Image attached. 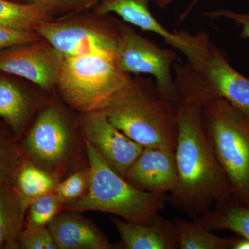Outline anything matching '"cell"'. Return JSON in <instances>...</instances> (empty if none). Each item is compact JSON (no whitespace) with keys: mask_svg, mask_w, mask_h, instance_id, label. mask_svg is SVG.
I'll return each instance as SVG.
<instances>
[{"mask_svg":"<svg viewBox=\"0 0 249 249\" xmlns=\"http://www.w3.org/2000/svg\"><path fill=\"white\" fill-rule=\"evenodd\" d=\"M173 70L178 96V180L168 201L193 219L209 211L214 201L224 202L234 196L205 131L203 107L207 86L187 61L176 62Z\"/></svg>","mask_w":249,"mask_h":249,"instance_id":"6da1fadb","label":"cell"},{"mask_svg":"<svg viewBox=\"0 0 249 249\" xmlns=\"http://www.w3.org/2000/svg\"><path fill=\"white\" fill-rule=\"evenodd\" d=\"M102 111L113 125L142 146L176 148L178 105L163 98L151 78H132Z\"/></svg>","mask_w":249,"mask_h":249,"instance_id":"7a4b0ae2","label":"cell"},{"mask_svg":"<svg viewBox=\"0 0 249 249\" xmlns=\"http://www.w3.org/2000/svg\"><path fill=\"white\" fill-rule=\"evenodd\" d=\"M85 149L89 163V187L80 198L64 205L65 209L107 213L137 224L155 223L168 201L165 194L135 188L112 169L87 141Z\"/></svg>","mask_w":249,"mask_h":249,"instance_id":"3957f363","label":"cell"},{"mask_svg":"<svg viewBox=\"0 0 249 249\" xmlns=\"http://www.w3.org/2000/svg\"><path fill=\"white\" fill-rule=\"evenodd\" d=\"M203 121L210 143L229 179L234 197L249 206V116L208 88Z\"/></svg>","mask_w":249,"mask_h":249,"instance_id":"277c9868","label":"cell"},{"mask_svg":"<svg viewBox=\"0 0 249 249\" xmlns=\"http://www.w3.org/2000/svg\"><path fill=\"white\" fill-rule=\"evenodd\" d=\"M132 78L114 59L85 55L65 58L58 86L65 101L84 114L102 111Z\"/></svg>","mask_w":249,"mask_h":249,"instance_id":"5b68a950","label":"cell"},{"mask_svg":"<svg viewBox=\"0 0 249 249\" xmlns=\"http://www.w3.org/2000/svg\"><path fill=\"white\" fill-rule=\"evenodd\" d=\"M178 51L216 96L249 117V78L231 65L227 56L205 32L178 31Z\"/></svg>","mask_w":249,"mask_h":249,"instance_id":"8992f818","label":"cell"},{"mask_svg":"<svg viewBox=\"0 0 249 249\" xmlns=\"http://www.w3.org/2000/svg\"><path fill=\"white\" fill-rule=\"evenodd\" d=\"M177 59L178 53L173 48H162L127 24H118L119 70L129 75L151 76L160 94L176 104L178 96L173 69Z\"/></svg>","mask_w":249,"mask_h":249,"instance_id":"52a82bcc","label":"cell"},{"mask_svg":"<svg viewBox=\"0 0 249 249\" xmlns=\"http://www.w3.org/2000/svg\"><path fill=\"white\" fill-rule=\"evenodd\" d=\"M36 32L65 57L100 55L117 61L118 24H85L78 21H48Z\"/></svg>","mask_w":249,"mask_h":249,"instance_id":"ba28073f","label":"cell"},{"mask_svg":"<svg viewBox=\"0 0 249 249\" xmlns=\"http://www.w3.org/2000/svg\"><path fill=\"white\" fill-rule=\"evenodd\" d=\"M72 147L70 126L56 107L41 111L24 141V151L28 157L49 172L66 163Z\"/></svg>","mask_w":249,"mask_h":249,"instance_id":"9c48e42d","label":"cell"},{"mask_svg":"<svg viewBox=\"0 0 249 249\" xmlns=\"http://www.w3.org/2000/svg\"><path fill=\"white\" fill-rule=\"evenodd\" d=\"M65 59L58 49L42 38L0 52V71L49 89L58 85Z\"/></svg>","mask_w":249,"mask_h":249,"instance_id":"30bf717a","label":"cell"},{"mask_svg":"<svg viewBox=\"0 0 249 249\" xmlns=\"http://www.w3.org/2000/svg\"><path fill=\"white\" fill-rule=\"evenodd\" d=\"M80 126L85 141L94 147L112 169L124 178L144 147L113 125L102 111L83 114Z\"/></svg>","mask_w":249,"mask_h":249,"instance_id":"8fae6325","label":"cell"},{"mask_svg":"<svg viewBox=\"0 0 249 249\" xmlns=\"http://www.w3.org/2000/svg\"><path fill=\"white\" fill-rule=\"evenodd\" d=\"M124 178L142 191L158 194L171 193L178 180L175 150L167 147H144Z\"/></svg>","mask_w":249,"mask_h":249,"instance_id":"7c38bea8","label":"cell"},{"mask_svg":"<svg viewBox=\"0 0 249 249\" xmlns=\"http://www.w3.org/2000/svg\"><path fill=\"white\" fill-rule=\"evenodd\" d=\"M59 213L49 223V231L59 249L114 248L106 236L88 218L78 212Z\"/></svg>","mask_w":249,"mask_h":249,"instance_id":"4fadbf2b","label":"cell"},{"mask_svg":"<svg viewBox=\"0 0 249 249\" xmlns=\"http://www.w3.org/2000/svg\"><path fill=\"white\" fill-rule=\"evenodd\" d=\"M111 219L120 235L121 248L179 249V237L175 222L161 216L152 224H137L114 217Z\"/></svg>","mask_w":249,"mask_h":249,"instance_id":"5bb4252c","label":"cell"},{"mask_svg":"<svg viewBox=\"0 0 249 249\" xmlns=\"http://www.w3.org/2000/svg\"><path fill=\"white\" fill-rule=\"evenodd\" d=\"M150 1V0H101L95 8V13L98 16L118 15L124 22L163 37L168 45L176 49L178 42V34L176 31L171 32L165 29L154 17L149 8Z\"/></svg>","mask_w":249,"mask_h":249,"instance_id":"9a60e30c","label":"cell"},{"mask_svg":"<svg viewBox=\"0 0 249 249\" xmlns=\"http://www.w3.org/2000/svg\"><path fill=\"white\" fill-rule=\"evenodd\" d=\"M26 211L11 183H0V249L19 248Z\"/></svg>","mask_w":249,"mask_h":249,"instance_id":"2e32d148","label":"cell"},{"mask_svg":"<svg viewBox=\"0 0 249 249\" xmlns=\"http://www.w3.org/2000/svg\"><path fill=\"white\" fill-rule=\"evenodd\" d=\"M196 218L210 231H230L249 240V206L235 197L217 203L215 209H210Z\"/></svg>","mask_w":249,"mask_h":249,"instance_id":"e0dca14e","label":"cell"},{"mask_svg":"<svg viewBox=\"0 0 249 249\" xmlns=\"http://www.w3.org/2000/svg\"><path fill=\"white\" fill-rule=\"evenodd\" d=\"M14 188L27 211L40 196L54 192L59 183L53 174L30 162L22 163L15 176Z\"/></svg>","mask_w":249,"mask_h":249,"instance_id":"ac0fdd59","label":"cell"},{"mask_svg":"<svg viewBox=\"0 0 249 249\" xmlns=\"http://www.w3.org/2000/svg\"><path fill=\"white\" fill-rule=\"evenodd\" d=\"M31 114V102L26 93L12 82L0 78V117L19 133Z\"/></svg>","mask_w":249,"mask_h":249,"instance_id":"d6986e66","label":"cell"},{"mask_svg":"<svg viewBox=\"0 0 249 249\" xmlns=\"http://www.w3.org/2000/svg\"><path fill=\"white\" fill-rule=\"evenodd\" d=\"M179 237L181 249H232L237 238L221 237L211 233L197 218L191 221L175 219L174 220Z\"/></svg>","mask_w":249,"mask_h":249,"instance_id":"ffe728a7","label":"cell"},{"mask_svg":"<svg viewBox=\"0 0 249 249\" xmlns=\"http://www.w3.org/2000/svg\"><path fill=\"white\" fill-rule=\"evenodd\" d=\"M51 21V14L39 6L0 0V24L21 30L36 31Z\"/></svg>","mask_w":249,"mask_h":249,"instance_id":"44dd1931","label":"cell"},{"mask_svg":"<svg viewBox=\"0 0 249 249\" xmlns=\"http://www.w3.org/2000/svg\"><path fill=\"white\" fill-rule=\"evenodd\" d=\"M64 204L55 192L47 193L36 199L28 209V224L47 226L59 213Z\"/></svg>","mask_w":249,"mask_h":249,"instance_id":"7402d4cb","label":"cell"},{"mask_svg":"<svg viewBox=\"0 0 249 249\" xmlns=\"http://www.w3.org/2000/svg\"><path fill=\"white\" fill-rule=\"evenodd\" d=\"M89 178V168L75 172L61 183H59L54 192L64 205L68 204L80 198L88 191Z\"/></svg>","mask_w":249,"mask_h":249,"instance_id":"603a6c76","label":"cell"},{"mask_svg":"<svg viewBox=\"0 0 249 249\" xmlns=\"http://www.w3.org/2000/svg\"><path fill=\"white\" fill-rule=\"evenodd\" d=\"M19 246L24 249H58L47 226L28 224L19 237Z\"/></svg>","mask_w":249,"mask_h":249,"instance_id":"cb8c5ba5","label":"cell"},{"mask_svg":"<svg viewBox=\"0 0 249 249\" xmlns=\"http://www.w3.org/2000/svg\"><path fill=\"white\" fill-rule=\"evenodd\" d=\"M21 164L20 155L16 147L0 137V183H13Z\"/></svg>","mask_w":249,"mask_h":249,"instance_id":"d4e9b609","label":"cell"},{"mask_svg":"<svg viewBox=\"0 0 249 249\" xmlns=\"http://www.w3.org/2000/svg\"><path fill=\"white\" fill-rule=\"evenodd\" d=\"M28 4L36 5L52 13L62 11H81L95 7L100 0H27Z\"/></svg>","mask_w":249,"mask_h":249,"instance_id":"484cf974","label":"cell"},{"mask_svg":"<svg viewBox=\"0 0 249 249\" xmlns=\"http://www.w3.org/2000/svg\"><path fill=\"white\" fill-rule=\"evenodd\" d=\"M42 39L35 31L21 30L0 24V50L32 43Z\"/></svg>","mask_w":249,"mask_h":249,"instance_id":"4316f807","label":"cell"},{"mask_svg":"<svg viewBox=\"0 0 249 249\" xmlns=\"http://www.w3.org/2000/svg\"><path fill=\"white\" fill-rule=\"evenodd\" d=\"M204 16L212 19L225 18L232 21L242 29L241 37L249 40V12H238L230 9H218L205 12Z\"/></svg>","mask_w":249,"mask_h":249,"instance_id":"83f0119b","label":"cell"},{"mask_svg":"<svg viewBox=\"0 0 249 249\" xmlns=\"http://www.w3.org/2000/svg\"><path fill=\"white\" fill-rule=\"evenodd\" d=\"M232 249H249V240L248 239L237 238Z\"/></svg>","mask_w":249,"mask_h":249,"instance_id":"f1b7e54d","label":"cell"},{"mask_svg":"<svg viewBox=\"0 0 249 249\" xmlns=\"http://www.w3.org/2000/svg\"><path fill=\"white\" fill-rule=\"evenodd\" d=\"M150 1H152L157 7L163 9V8H166L168 5L173 2L174 0H150Z\"/></svg>","mask_w":249,"mask_h":249,"instance_id":"f546056e","label":"cell"},{"mask_svg":"<svg viewBox=\"0 0 249 249\" xmlns=\"http://www.w3.org/2000/svg\"><path fill=\"white\" fill-rule=\"evenodd\" d=\"M176 1V0H174V1ZM199 1V0H192L191 6L188 8V9L186 10V12H185L184 14L182 15V16H181V20H183V19H184V18H186L187 16H188V14L191 12V10L194 8V6H196V3H198V1Z\"/></svg>","mask_w":249,"mask_h":249,"instance_id":"4dcf8cb0","label":"cell"}]
</instances>
